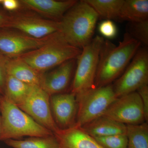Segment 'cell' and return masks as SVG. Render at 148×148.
<instances>
[{
	"label": "cell",
	"instance_id": "7",
	"mask_svg": "<svg viewBox=\"0 0 148 148\" xmlns=\"http://www.w3.org/2000/svg\"><path fill=\"white\" fill-rule=\"evenodd\" d=\"M148 84V51L140 48L121 75L112 85L116 98Z\"/></svg>",
	"mask_w": 148,
	"mask_h": 148
},
{
	"label": "cell",
	"instance_id": "12",
	"mask_svg": "<svg viewBox=\"0 0 148 148\" xmlns=\"http://www.w3.org/2000/svg\"><path fill=\"white\" fill-rule=\"evenodd\" d=\"M50 103L53 119L59 129H68L76 124L77 104L74 94L60 93L51 95Z\"/></svg>",
	"mask_w": 148,
	"mask_h": 148
},
{
	"label": "cell",
	"instance_id": "22",
	"mask_svg": "<svg viewBox=\"0 0 148 148\" xmlns=\"http://www.w3.org/2000/svg\"><path fill=\"white\" fill-rule=\"evenodd\" d=\"M127 148H148V123L126 125Z\"/></svg>",
	"mask_w": 148,
	"mask_h": 148
},
{
	"label": "cell",
	"instance_id": "4",
	"mask_svg": "<svg viewBox=\"0 0 148 148\" xmlns=\"http://www.w3.org/2000/svg\"><path fill=\"white\" fill-rule=\"evenodd\" d=\"M0 113L2 119L0 140L1 141L18 140L24 136L43 137L53 134L3 95Z\"/></svg>",
	"mask_w": 148,
	"mask_h": 148
},
{
	"label": "cell",
	"instance_id": "2",
	"mask_svg": "<svg viewBox=\"0 0 148 148\" xmlns=\"http://www.w3.org/2000/svg\"><path fill=\"white\" fill-rule=\"evenodd\" d=\"M99 15L87 3H76L61 20L60 32L70 44L82 49L93 38Z\"/></svg>",
	"mask_w": 148,
	"mask_h": 148
},
{
	"label": "cell",
	"instance_id": "9",
	"mask_svg": "<svg viewBox=\"0 0 148 148\" xmlns=\"http://www.w3.org/2000/svg\"><path fill=\"white\" fill-rule=\"evenodd\" d=\"M50 97L41 87L34 86L25 100L18 107L53 134L60 129L53 119Z\"/></svg>",
	"mask_w": 148,
	"mask_h": 148
},
{
	"label": "cell",
	"instance_id": "30",
	"mask_svg": "<svg viewBox=\"0 0 148 148\" xmlns=\"http://www.w3.org/2000/svg\"><path fill=\"white\" fill-rule=\"evenodd\" d=\"M1 127H2V119L0 115V134H1Z\"/></svg>",
	"mask_w": 148,
	"mask_h": 148
},
{
	"label": "cell",
	"instance_id": "10",
	"mask_svg": "<svg viewBox=\"0 0 148 148\" xmlns=\"http://www.w3.org/2000/svg\"><path fill=\"white\" fill-rule=\"evenodd\" d=\"M103 115L125 125L146 122L143 103L137 91L117 98Z\"/></svg>",
	"mask_w": 148,
	"mask_h": 148
},
{
	"label": "cell",
	"instance_id": "13",
	"mask_svg": "<svg viewBox=\"0 0 148 148\" xmlns=\"http://www.w3.org/2000/svg\"><path fill=\"white\" fill-rule=\"evenodd\" d=\"M20 2L22 9L28 10L49 20L61 21L77 1L21 0Z\"/></svg>",
	"mask_w": 148,
	"mask_h": 148
},
{
	"label": "cell",
	"instance_id": "29",
	"mask_svg": "<svg viewBox=\"0 0 148 148\" xmlns=\"http://www.w3.org/2000/svg\"><path fill=\"white\" fill-rule=\"evenodd\" d=\"M9 17L10 14L0 11V30L6 28Z\"/></svg>",
	"mask_w": 148,
	"mask_h": 148
},
{
	"label": "cell",
	"instance_id": "27",
	"mask_svg": "<svg viewBox=\"0 0 148 148\" xmlns=\"http://www.w3.org/2000/svg\"><path fill=\"white\" fill-rule=\"evenodd\" d=\"M137 92L140 95L144 108L146 122L148 121V84L145 85L140 88Z\"/></svg>",
	"mask_w": 148,
	"mask_h": 148
},
{
	"label": "cell",
	"instance_id": "25",
	"mask_svg": "<svg viewBox=\"0 0 148 148\" xmlns=\"http://www.w3.org/2000/svg\"><path fill=\"white\" fill-rule=\"evenodd\" d=\"M98 29L100 34L107 38H114L117 34L116 25L112 20L108 19L101 22L98 25Z\"/></svg>",
	"mask_w": 148,
	"mask_h": 148
},
{
	"label": "cell",
	"instance_id": "1",
	"mask_svg": "<svg viewBox=\"0 0 148 148\" xmlns=\"http://www.w3.org/2000/svg\"><path fill=\"white\" fill-rule=\"evenodd\" d=\"M141 43L127 32L115 45L105 40L101 47L95 81V88L112 84L124 71Z\"/></svg>",
	"mask_w": 148,
	"mask_h": 148
},
{
	"label": "cell",
	"instance_id": "15",
	"mask_svg": "<svg viewBox=\"0 0 148 148\" xmlns=\"http://www.w3.org/2000/svg\"><path fill=\"white\" fill-rule=\"evenodd\" d=\"M53 134L60 148H103L95 138L76 124L68 129H59Z\"/></svg>",
	"mask_w": 148,
	"mask_h": 148
},
{
	"label": "cell",
	"instance_id": "5",
	"mask_svg": "<svg viewBox=\"0 0 148 148\" xmlns=\"http://www.w3.org/2000/svg\"><path fill=\"white\" fill-rule=\"evenodd\" d=\"M104 39L95 36L82 49L77 58L71 92L75 95L95 88V81L98 69L99 56Z\"/></svg>",
	"mask_w": 148,
	"mask_h": 148
},
{
	"label": "cell",
	"instance_id": "26",
	"mask_svg": "<svg viewBox=\"0 0 148 148\" xmlns=\"http://www.w3.org/2000/svg\"><path fill=\"white\" fill-rule=\"evenodd\" d=\"M9 58L0 52V94L3 95L7 75V65Z\"/></svg>",
	"mask_w": 148,
	"mask_h": 148
},
{
	"label": "cell",
	"instance_id": "17",
	"mask_svg": "<svg viewBox=\"0 0 148 148\" xmlns=\"http://www.w3.org/2000/svg\"><path fill=\"white\" fill-rule=\"evenodd\" d=\"M93 138L126 134V126L103 115L81 127Z\"/></svg>",
	"mask_w": 148,
	"mask_h": 148
},
{
	"label": "cell",
	"instance_id": "14",
	"mask_svg": "<svg viewBox=\"0 0 148 148\" xmlns=\"http://www.w3.org/2000/svg\"><path fill=\"white\" fill-rule=\"evenodd\" d=\"M76 59L66 61L47 75L44 74L40 87L50 96L62 93L69 86Z\"/></svg>",
	"mask_w": 148,
	"mask_h": 148
},
{
	"label": "cell",
	"instance_id": "18",
	"mask_svg": "<svg viewBox=\"0 0 148 148\" xmlns=\"http://www.w3.org/2000/svg\"><path fill=\"white\" fill-rule=\"evenodd\" d=\"M148 18V0H124L119 21L137 22L147 20Z\"/></svg>",
	"mask_w": 148,
	"mask_h": 148
},
{
	"label": "cell",
	"instance_id": "16",
	"mask_svg": "<svg viewBox=\"0 0 148 148\" xmlns=\"http://www.w3.org/2000/svg\"><path fill=\"white\" fill-rule=\"evenodd\" d=\"M7 74L27 84L40 87L45 74L36 71L18 58H9Z\"/></svg>",
	"mask_w": 148,
	"mask_h": 148
},
{
	"label": "cell",
	"instance_id": "23",
	"mask_svg": "<svg viewBox=\"0 0 148 148\" xmlns=\"http://www.w3.org/2000/svg\"><path fill=\"white\" fill-rule=\"evenodd\" d=\"M127 33L146 46L148 45V19L137 22H129Z\"/></svg>",
	"mask_w": 148,
	"mask_h": 148
},
{
	"label": "cell",
	"instance_id": "6",
	"mask_svg": "<svg viewBox=\"0 0 148 148\" xmlns=\"http://www.w3.org/2000/svg\"><path fill=\"white\" fill-rule=\"evenodd\" d=\"M75 96L77 104L76 125L79 127L103 116L117 98L112 84L95 88Z\"/></svg>",
	"mask_w": 148,
	"mask_h": 148
},
{
	"label": "cell",
	"instance_id": "3",
	"mask_svg": "<svg viewBox=\"0 0 148 148\" xmlns=\"http://www.w3.org/2000/svg\"><path fill=\"white\" fill-rule=\"evenodd\" d=\"M81 51L80 49L69 44L59 32L52 34L42 46L18 58L36 71L44 73L66 61L77 59Z\"/></svg>",
	"mask_w": 148,
	"mask_h": 148
},
{
	"label": "cell",
	"instance_id": "11",
	"mask_svg": "<svg viewBox=\"0 0 148 148\" xmlns=\"http://www.w3.org/2000/svg\"><path fill=\"white\" fill-rule=\"evenodd\" d=\"M52 35L37 39L14 29H2L0 30V52L9 58H18L42 46Z\"/></svg>",
	"mask_w": 148,
	"mask_h": 148
},
{
	"label": "cell",
	"instance_id": "28",
	"mask_svg": "<svg viewBox=\"0 0 148 148\" xmlns=\"http://www.w3.org/2000/svg\"><path fill=\"white\" fill-rule=\"evenodd\" d=\"M0 5L5 10L12 12L21 9V3L18 0H0Z\"/></svg>",
	"mask_w": 148,
	"mask_h": 148
},
{
	"label": "cell",
	"instance_id": "31",
	"mask_svg": "<svg viewBox=\"0 0 148 148\" xmlns=\"http://www.w3.org/2000/svg\"><path fill=\"white\" fill-rule=\"evenodd\" d=\"M2 95L0 94V112H1V99Z\"/></svg>",
	"mask_w": 148,
	"mask_h": 148
},
{
	"label": "cell",
	"instance_id": "19",
	"mask_svg": "<svg viewBox=\"0 0 148 148\" xmlns=\"http://www.w3.org/2000/svg\"><path fill=\"white\" fill-rule=\"evenodd\" d=\"M34 86L7 75L3 96L18 106L25 100Z\"/></svg>",
	"mask_w": 148,
	"mask_h": 148
},
{
	"label": "cell",
	"instance_id": "20",
	"mask_svg": "<svg viewBox=\"0 0 148 148\" xmlns=\"http://www.w3.org/2000/svg\"><path fill=\"white\" fill-rule=\"evenodd\" d=\"M97 12L99 17L119 21L121 10L124 0H84Z\"/></svg>",
	"mask_w": 148,
	"mask_h": 148
},
{
	"label": "cell",
	"instance_id": "24",
	"mask_svg": "<svg viewBox=\"0 0 148 148\" xmlns=\"http://www.w3.org/2000/svg\"><path fill=\"white\" fill-rule=\"evenodd\" d=\"M103 148H127L126 134L93 138Z\"/></svg>",
	"mask_w": 148,
	"mask_h": 148
},
{
	"label": "cell",
	"instance_id": "8",
	"mask_svg": "<svg viewBox=\"0 0 148 148\" xmlns=\"http://www.w3.org/2000/svg\"><path fill=\"white\" fill-rule=\"evenodd\" d=\"M6 28L14 29L35 38L41 39L60 32L61 22L47 19L31 11L21 9L10 14Z\"/></svg>",
	"mask_w": 148,
	"mask_h": 148
},
{
	"label": "cell",
	"instance_id": "21",
	"mask_svg": "<svg viewBox=\"0 0 148 148\" xmlns=\"http://www.w3.org/2000/svg\"><path fill=\"white\" fill-rule=\"evenodd\" d=\"M12 148H60L54 134L43 137H31L25 140H8L4 141Z\"/></svg>",
	"mask_w": 148,
	"mask_h": 148
}]
</instances>
